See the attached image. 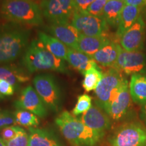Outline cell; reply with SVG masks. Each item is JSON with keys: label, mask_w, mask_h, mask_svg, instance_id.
Returning <instances> with one entry per match:
<instances>
[{"label": "cell", "mask_w": 146, "mask_h": 146, "mask_svg": "<svg viewBox=\"0 0 146 146\" xmlns=\"http://www.w3.org/2000/svg\"><path fill=\"white\" fill-rule=\"evenodd\" d=\"M131 104V97L128 84L122 89L116 99L109 106L106 112L112 119L119 120L124 118L129 112Z\"/></svg>", "instance_id": "obj_15"}, {"label": "cell", "mask_w": 146, "mask_h": 146, "mask_svg": "<svg viewBox=\"0 0 146 146\" xmlns=\"http://www.w3.org/2000/svg\"><path fill=\"white\" fill-rule=\"evenodd\" d=\"M38 37H39V41L44 45L49 52H50L58 58L67 61L68 48H67V47L63 43H62L54 36L49 35L42 31L39 32Z\"/></svg>", "instance_id": "obj_23"}, {"label": "cell", "mask_w": 146, "mask_h": 146, "mask_svg": "<svg viewBox=\"0 0 146 146\" xmlns=\"http://www.w3.org/2000/svg\"><path fill=\"white\" fill-rule=\"evenodd\" d=\"M0 14L10 23L38 26L43 23L41 8L32 0H3Z\"/></svg>", "instance_id": "obj_4"}, {"label": "cell", "mask_w": 146, "mask_h": 146, "mask_svg": "<svg viewBox=\"0 0 146 146\" xmlns=\"http://www.w3.org/2000/svg\"><path fill=\"white\" fill-rule=\"evenodd\" d=\"M14 87L8 82L0 79V95L1 97L12 96L14 93Z\"/></svg>", "instance_id": "obj_32"}, {"label": "cell", "mask_w": 146, "mask_h": 146, "mask_svg": "<svg viewBox=\"0 0 146 146\" xmlns=\"http://www.w3.org/2000/svg\"><path fill=\"white\" fill-rule=\"evenodd\" d=\"M112 68L127 75L142 74L146 71L145 56L141 51L127 52L122 48Z\"/></svg>", "instance_id": "obj_10"}, {"label": "cell", "mask_w": 146, "mask_h": 146, "mask_svg": "<svg viewBox=\"0 0 146 146\" xmlns=\"http://www.w3.org/2000/svg\"><path fill=\"white\" fill-rule=\"evenodd\" d=\"M42 14L52 25H67L76 8L73 0H41Z\"/></svg>", "instance_id": "obj_8"}, {"label": "cell", "mask_w": 146, "mask_h": 146, "mask_svg": "<svg viewBox=\"0 0 146 146\" xmlns=\"http://www.w3.org/2000/svg\"><path fill=\"white\" fill-rule=\"evenodd\" d=\"M81 120L88 127L98 132L104 133L111 126L110 118L102 108L96 104L87 112L82 115Z\"/></svg>", "instance_id": "obj_13"}, {"label": "cell", "mask_w": 146, "mask_h": 146, "mask_svg": "<svg viewBox=\"0 0 146 146\" xmlns=\"http://www.w3.org/2000/svg\"><path fill=\"white\" fill-rule=\"evenodd\" d=\"M129 92L133 102L138 105L146 104V75L135 74L131 76Z\"/></svg>", "instance_id": "obj_21"}, {"label": "cell", "mask_w": 146, "mask_h": 146, "mask_svg": "<svg viewBox=\"0 0 146 146\" xmlns=\"http://www.w3.org/2000/svg\"><path fill=\"white\" fill-rule=\"evenodd\" d=\"M145 50H146V38H145Z\"/></svg>", "instance_id": "obj_37"}, {"label": "cell", "mask_w": 146, "mask_h": 146, "mask_svg": "<svg viewBox=\"0 0 146 146\" xmlns=\"http://www.w3.org/2000/svg\"><path fill=\"white\" fill-rule=\"evenodd\" d=\"M121 50L122 47L116 42L110 41L91 58L102 66L112 67Z\"/></svg>", "instance_id": "obj_16"}, {"label": "cell", "mask_w": 146, "mask_h": 146, "mask_svg": "<svg viewBox=\"0 0 146 146\" xmlns=\"http://www.w3.org/2000/svg\"><path fill=\"white\" fill-rule=\"evenodd\" d=\"M5 143L7 146H28L29 133L23 128L18 127L16 135L12 140Z\"/></svg>", "instance_id": "obj_28"}, {"label": "cell", "mask_w": 146, "mask_h": 146, "mask_svg": "<svg viewBox=\"0 0 146 146\" xmlns=\"http://www.w3.org/2000/svg\"><path fill=\"white\" fill-rule=\"evenodd\" d=\"M28 146H61L53 133L47 129L29 128Z\"/></svg>", "instance_id": "obj_18"}, {"label": "cell", "mask_w": 146, "mask_h": 146, "mask_svg": "<svg viewBox=\"0 0 146 146\" xmlns=\"http://www.w3.org/2000/svg\"><path fill=\"white\" fill-rule=\"evenodd\" d=\"M0 79L8 82L14 89H17L21 83L29 81L30 77L15 65H5L0 66Z\"/></svg>", "instance_id": "obj_22"}, {"label": "cell", "mask_w": 146, "mask_h": 146, "mask_svg": "<svg viewBox=\"0 0 146 146\" xmlns=\"http://www.w3.org/2000/svg\"><path fill=\"white\" fill-rule=\"evenodd\" d=\"M0 146H7L6 144L5 143V141H3L1 137H0Z\"/></svg>", "instance_id": "obj_36"}, {"label": "cell", "mask_w": 146, "mask_h": 146, "mask_svg": "<svg viewBox=\"0 0 146 146\" xmlns=\"http://www.w3.org/2000/svg\"><path fill=\"white\" fill-rule=\"evenodd\" d=\"M108 0H95L87 9V12L94 16L102 17L104 8Z\"/></svg>", "instance_id": "obj_29"}, {"label": "cell", "mask_w": 146, "mask_h": 146, "mask_svg": "<svg viewBox=\"0 0 146 146\" xmlns=\"http://www.w3.org/2000/svg\"><path fill=\"white\" fill-rule=\"evenodd\" d=\"M84 79L82 82V86L87 92L96 90L101 81L104 73L100 70L99 67H94L87 70L83 74Z\"/></svg>", "instance_id": "obj_25"}, {"label": "cell", "mask_w": 146, "mask_h": 146, "mask_svg": "<svg viewBox=\"0 0 146 146\" xmlns=\"http://www.w3.org/2000/svg\"><path fill=\"white\" fill-rule=\"evenodd\" d=\"M35 89L46 107L57 112L61 107L62 93L56 77L50 74H41L33 78Z\"/></svg>", "instance_id": "obj_6"}, {"label": "cell", "mask_w": 146, "mask_h": 146, "mask_svg": "<svg viewBox=\"0 0 146 146\" xmlns=\"http://www.w3.org/2000/svg\"><path fill=\"white\" fill-rule=\"evenodd\" d=\"M128 81L120 73L114 68H110L102 77L101 81L95 90V104L106 110L124 88Z\"/></svg>", "instance_id": "obj_5"}, {"label": "cell", "mask_w": 146, "mask_h": 146, "mask_svg": "<svg viewBox=\"0 0 146 146\" xmlns=\"http://www.w3.org/2000/svg\"><path fill=\"white\" fill-rule=\"evenodd\" d=\"M14 114L16 124L25 127H36L39 125L37 116L24 110H17Z\"/></svg>", "instance_id": "obj_26"}, {"label": "cell", "mask_w": 146, "mask_h": 146, "mask_svg": "<svg viewBox=\"0 0 146 146\" xmlns=\"http://www.w3.org/2000/svg\"><path fill=\"white\" fill-rule=\"evenodd\" d=\"M110 41L106 35L85 36L80 35L77 50L91 57Z\"/></svg>", "instance_id": "obj_17"}, {"label": "cell", "mask_w": 146, "mask_h": 146, "mask_svg": "<svg viewBox=\"0 0 146 146\" xmlns=\"http://www.w3.org/2000/svg\"><path fill=\"white\" fill-rule=\"evenodd\" d=\"M15 125L16 120L14 114L8 111L0 112V129L8 127L12 125Z\"/></svg>", "instance_id": "obj_30"}, {"label": "cell", "mask_w": 146, "mask_h": 146, "mask_svg": "<svg viewBox=\"0 0 146 146\" xmlns=\"http://www.w3.org/2000/svg\"><path fill=\"white\" fill-rule=\"evenodd\" d=\"M55 122L64 138L73 146H97L105 135L87 127L68 111H63Z\"/></svg>", "instance_id": "obj_1"}, {"label": "cell", "mask_w": 146, "mask_h": 146, "mask_svg": "<svg viewBox=\"0 0 146 146\" xmlns=\"http://www.w3.org/2000/svg\"><path fill=\"white\" fill-rule=\"evenodd\" d=\"M124 0H108L104 8L102 17L105 20L108 25L118 26L120 14L125 6Z\"/></svg>", "instance_id": "obj_24"}, {"label": "cell", "mask_w": 146, "mask_h": 146, "mask_svg": "<svg viewBox=\"0 0 146 146\" xmlns=\"http://www.w3.org/2000/svg\"><path fill=\"white\" fill-rule=\"evenodd\" d=\"M140 118L146 126V104L142 106L140 112Z\"/></svg>", "instance_id": "obj_35"}, {"label": "cell", "mask_w": 146, "mask_h": 146, "mask_svg": "<svg viewBox=\"0 0 146 146\" xmlns=\"http://www.w3.org/2000/svg\"><path fill=\"white\" fill-rule=\"evenodd\" d=\"M1 98H2V97H1V95H0V99H1Z\"/></svg>", "instance_id": "obj_38"}, {"label": "cell", "mask_w": 146, "mask_h": 146, "mask_svg": "<svg viewBox=\"0 0 146 146\" xmlns=\"http://www.w3.org/2000/svg\"><path fill=\"white\" fill-rule=\"evenodd\" d=\"M46 31L54 36L68 48L77 50V45L80 34L72 25H51L46 27Z\"/></svg>", "instance_id": "obj_14"}, {"label": "cell", "mask_w": 146, "mask_h": 146, "mask_svg": "<svg viewBox=\"0 0 146 146\" xmlns=\"http://www.w3.org/2000/svg\"><path fill=\"white\" fill-rule=\"evenodd\" d=\"M14 106L16 109L29 111L41 118H44L47 115V108L31 86L22 90L19 98L14 103Z\"/></svg>", "instance_id": "obj_11"}, {"label": "cell", "mask_w": 146, "mask_h": 146, "mask_svg": "<svg viewBox=\"0 0 146 146\" xmlns=\"http://www.w3.org/2000/svg\"><path fill=\"white\" fill-rule=\"evenodd\" d=\"M68 62L72 68H74L82 74L89 69L98 67L97 63L88 55L79 51L68 48Z\"/></svg>", "instance_id": "obj_20"}, {"label": "cell", "mask_w": 146, "mask_h": 146, "mask_svg": "<svg viewBox=\"0 0 146 146\" xmlns=\"http://www.w3.org/2000/svg\"><path fill=\"white\" fill-rule=\"evenodd\" d=\"M141 8L139 7L125 5L120 14L116 36L120 39L123 34L131 28L140 16Z\"/></svg>", "instance_id": "obj_19"}, {"label": "cell", "mask_w": 146, "mask_h": 146, "mask_svg": "<svg viewBox=\"0 0 146 146\" xmlns=\"http://www.w3.org/2000/svg\"><path fill=\"white\" fill-rule=\"evenodd\" d=\"M95 0H73L76 10L81 12H87L89 6Z\"/></svg>", "instance_id": "obj_33"}, {"label": "cell", "mask_w": 146, "mask_h": 146, "mask_svg": "<svg viewBox=\"0 0 146 146\" xmlns=\"http://www.w3.org/2000/svg\"><path fill=\"white\" fill-rule=\"evenodd\" d=\"M31 30L21 24L9 23L0 27V64L19 57L28 45Z\"/></svg>", "instance_id": "obj_2"}, {"label": "cell", "mask_w": 146, "mask_h": 146, "mask_svg": "<svg viewBox=\"0 0 146 146\" xmlns=\"http://www.w3.org/2000/svg\"><path fill=\"white\" fill-rule=\"evenodd\" d=\"M17 126H8L3 128L1 131V137L5 142L12 140L17 134Z\"/></svg>", "instance_id": "obj_31"}, {"label": "cell", "mask_w": 146, "mask_h": 146, "mask_svg": "<svg viewBox=\"0 0 146 146\" xmlns=\"http://www.w3.org/2000/svg\"><path fill=\"white\" fill-rule=\"evenodd\" d=\"M92 106V98L87 94H82L77 98V102L72 110V114L74 116L84 114Z\"/></svg>", "instance_id": "obj_27"}, {"label": "cell", "mask_w": 146, "mask_h": 146, "mask_svg": "<svg viewBox=\"0 0 146 146\" xmlns=\"http://www.w3.org/2000/svg\"><path fill=\"white\" fill-rule=\"evenodd\" d=\"M23 64L30 73L40 70H52L69 74L66 64L45 48L39 40L33 39L23 57Z\"/></svg>", "instance_id": "obj_3"}, {"label": "cell", "mask_w": 146, "mask_h": 146, "mask_svg": "<svg viewBox=\"0 0 146 146\" xmlns=\"http://www.w3.org/2000/svg\"><path fill=\"white\" fill-rule=\"evenodd\" d=\"M71 25L80 35L85 36L106 35L108 24L102 17L94 16L87 13L76 10L71 20Z\"/></svg>", "instance_id": "obj_9"}, {"label": "cell", "mask_w": 146, "mask_h": 146, "mask_svg": "<svg viewBox=\"0 0 146 146\" xmlns=\"http://www.w3.org/2000/svg\"><path fill=\"white\" fill-rule=\"evenodd\" d=\"M145 23L142 16H140L120 38L121 47L127 52H136L142 50L145 42Z\"/></svg>", "instance_id": "obj_12"}, {"label": "cell", "mask_w": 146, "mask_h": 146, "mask_svg": "<svg viewBox=\"0 0 146 146\" xmlns=\"http://www.w3.org/2000/svg\"><path fill=\"white\" fill-rule=\"evenodd\" d=\"M125 5H130L133 6L142 7L146 5V0H124Z\"/></svg>", "instance_id": "obj_34"}, {"label": "cell", "mask_w": 146, "mask_h": 146, "mask_svg": "<svg viewBox=\"0 0 146 146\" xmlns=\"http://www.w3.org/2000/svg\"><path fill=\"white\" fill-rule=\"evenodd\" d=\"M110 146H146V128L137 123L120 126L109 138Z\"/></svg>", "instance_id": "obj_7"}]
</instances>
